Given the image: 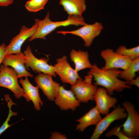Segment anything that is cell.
Here are the masks:
<instances>
[{
    "label": "cell",
    "mask_w": 139,
    "mask_h": 139,
    "mask_svg": "<svg viewBox=\"0 0 139 139\" xmlns=\"http://www.w3.org/2000/svg\"><path fill=\"white\" fill-rule=\"evenodd\" d=\"M17 73L12 67L2 65L0 66V87L7 88L14 93L16 99L23 97V90L19 85Z\"/></svg>",
    "instance_id": "277c9868"
},
{
    "label": "cell",
    "mask_w": 139,
    "mask_h": 139,
    "mask_svg": "<svg viewBox=\"0 0 139 139\" xmlns=\"http://www.w3.org/2000/svg\"><path fill=\"white\" fill-rule=\"evenodd\" d=\"M25 56L23 53L19 55L11 54L5 55L2 61L4 65L11 66L16 72L18 78L23 77L32 78L33 75L26 70L25 65Z\"/></svg>",
    "instance_id": "5bb4252c"
},
{
    "label": "cell",
    "mask_w": 139,
    "mask_h": 139,
    "mask_svg": "<svg viewBox=\"0 0 139 139\" xmlns=\"http://www.w3.org/2000/svg\"><path fill=\"white\" fill-rule=\"evenodd\" d=\"M124 108L120 105L115 108L111 113L105 115L96 125L93 133L91 139H98L101 134L114 121L126 118L127 116Z\"/></svg>",
    "instance_id": "30bf717a"
},
{
    "label": "cell",
    "mask_w": 139,
    "mask_h": 139,
    "mask_svg": "<svg viewBox=\"0 0 139 139\" xmlns=\"http://www.w3.org/2000/svg\"><path fill=\"white\" fill-rule=\"evenodd\" d=\"M52 76L43 73H39L34 80L39 89L50 101H54L58 92L60 84L53 80Z\"/></svg>",
    "instance_id": "8fae6325"
},
{
    "label": "cell",
    "mask_w": 139,
    "mask_h": 139,
    "mask_svg": "<svg viewBox=\"0 0 139 139\" xmlns=\"http://www.w3.org/2000/svg\"><path fill=\"white\" fill-rule=\"evenodd\" d=\"M6 46L4 43H3L0 45V66L4 57L6 55Z\"/></svg>",
    "instance_id": "484cf974"
},
{
    "label": "cell",
    "mask_w": 139,
    "mask_h": 139,
    "mask_svg": "<svg viewBox=\"0 0 139 139\" xmlns=\"http://www.w3.org/2000/svg\"><path fill=\"white\" fill-rule=\"evenodd\" d=\"M97 89V86L85 82L80 77L76 83L71 85V89L81 103H86L90 100H93Z\"/></svg>",
    "instance_id": "4fadbf2b"
},
{
    "label": "cell",
    "mask_w": 139,
    "mask_h": 139,
    "mask_svg": "<svg viewBox=\"0 0 139 139\" xmlns=\"http://www.w3.org/2000/svg\"><path fill=\"white\" fill-rule=\"evenodd\" d=\"M88 75L85 77V79L83 81L86 83L91 84L92 77L90 75Z\"/></svg>",
    "instance_id": "f1b7e54d"
},
{
    "label": "cell",
    "mask_w": 139,
    "mask_h": 139,
    "mask_svg": "<svg viewBox=\"0 0 139 139\" xmlns=\"http://www.w3.org/2000/svg\"><path fill=\"white\" fill-rule=\"evenodd\" d=\"M101 114L96 106L92 108L83 116L76 120L79 124L76 126V130L83 132L88 127L96 125L102 118Z\"/></svg>",
    "instance_id": "e0dca14e"
},
{
    "label": "cell",
    "mask_w": 139,
    "mask_h": 139,
    "mask_svg": "<svg viewBox=\"0 0 139 139\" xmlns=\"http://www.w3.org/2000/svg\"><path fill=\"white\" fill-rule=\"evenodd\" d=\"M48 0H30L27 1L25 6L31 12H36L43 9Z\"/></svg>",
    "instance_id": "603a6c76"
},
{
    "label": "cell",
    "mask_w": 139,
    "mask_h": 139,
    "mask_svg": "<svg viewBox=\"0 0 139 139\" xmlns=\"http://www.w3.org/2000/svg\"><path fill=\"white\" fill-rule=\"evenodd\" d=\"M93 100L101 114L104 115L109 113L110 109L115 107L118 101L117 99L108 94L106 89L102 87L98 88Z\"/></svg>",
    "instance_id": "9a60e30c"
},
{
    "label": "cell",
    "mask_w": 139,
    "mask_h": 139,
    "mask_svg": "<svg viewBox=\"0 0 139 139\" xmlns=\"http://www.w3.org/2000/svg\"><path fill=\"white\" fill-rule=\"evenodd\" d=\"M25 77L24 79L21 78L19 82L23 87L24 92L23 97L28 102L31 101L35 110L39 111L41 107L43 105V102L39 95V88L37 85L34 86L31 83L28 77Z\"/></svg>",
    "instance_id": "2e32d148"
},
{
    "label": "cell",
    "mask_w": 139,
    "mask_h": 139,
    "mask_svg": "<svg viewBox=\"0 0 139 139\" xmlns=\"http://www.w3.org/2000/svg\"><path fill=\"white\" fill-rule=\"evenodd\" d=\"M56 63L53 66L56 74L59 77L62 82L74 85L80 77L78 73L71 66L67 60V57L63 55L56 60Z\"/></svg>",
    "instance_id": "52a82bcc"
},
{
    "label": "cell",
    "mask_w": 139,
    "mask_h": 139,
    "mask_svg": "<svg viewBox=\"0 0 139 139\" xmlns=\"http://www.w3.org/2000/svg\"><path fill=\"white\" fill-rule=\"evenodd\" d=\"M103 28L101 23L97 22L93 24L86 23L76 30L58 31L57 33L64 35L70 34L79 37L84 41V46L89 47L92 44L94 39L100 34Z\"/></svg>",
    "instance_id": "5b68a950"
},
{
    "label": "cell",
    "mask_w": 139,
    "mask_h": 139,
    "mask_svg": "<svg viewBox=\"0 0 139 139\" xmlns=\"http://www.w3.org/2000/svg\"><path fill=\"white\" fill-rule=\"evenodd\" d=\"M100 55L105 61V66L101 68L104 70L120 68L124 70L132 61L128 57L119 54L109 48L101 51Z\"/></svg>",
    "instance_id": "ba28073f"
},
{
    "label": "cell",
    "mask_w": 139,
    "mask_h": 139,
    "mask_svg": "<svg viewBox=\"0 0 139 139\" xmlns=\"http://www.w3.org/2000/svg\"><path fill=\"white\" fill-rule=\"evenodd\" d=\"M121 71L117 69L104 70L99 68L96 64H94L88 74L93 77L95 81L94 85L104 87L108 94L111 95L114 91L120 92L125 89L132 88L127 82L118 78Z\"/></svg>",
    "instance_id": "6da1fadb"
},
{
    "label": "cell",
    "mask_w": 139,
    "mask_h": 139,
    "mask_svg": "<svg viewBox=\"0 0 139 139\" xmlns=\"http://www.w3.org/2000/svg\"><path fill=\"white\" fill-rule=\"evenodd\" d=\"M59 4L69 15L82 16L86 9L85 0H59Z\"/></svg>",
    "instance_id": "d6986e66"
},
{
    "label": "cell",
    "mask_w": 139,
    "mask_h": 139,
    "mask_svg": "<svg viewBox=\"0 0 139 139\" xmlns=\"http://www.w3.org/2000/svg\"><path fill=\"white\" fill-rule=\"evenodd\" d=\"M37 27L35 22L32 27L29 28L23 25L20 29V32L11 40L9 44L6 46V55L11 54H21V47L24 42L32 37L35 33Z\"/></svg>",
    "instance_id": "9c48e42d"
},
{
    "label": "cell",
    "mask_w": 139,
    "mask_h": 139,
    "mask_svg": "<svg viewBox=\"0 0 139 139\" xmlns=\"http://www.w3.org/2000/svg\"><path fill=\"white\" fill-rule=\"evenodd\" d=\"M122 55L127 56L132 60L139 58V46L127 48L124 46H119L115 51Z\"/></svg>",
    "instance_id": "7402d4cb"
},
{
    "label": "cell",
    "mask_w": 139,
    "mask_h": 139,
    "mask_svg": "<svg viewBox=\"0 0 139 139\" xmlns=\"http://www.w3.org/2000/svg\"><path fill=\"white\" fill-rule=\"evenodd\" d=\"M139 70V58L132 60L128 67L121 71L119 77L128 83L134 79L136 73Z\"/></svg>",
    "instance_id": "ffe728a7"
},
{
    "label": "cell",
    "mask_w": 139,
    "mask_h": 139,
    "mask_svg": "<svg viewBox=\"0 0 139 139\" xmlns=\"http://www.w3.org/2000/svg\"><path fill=\"white\" fill-rule=\"evenodd\" d=\"M54 101L62 110L75 111L81 104L71 90H66L63 86H60L58 92Z\"/></svg>",
    "instance_id": "7c38bea8"
},
{
    "label": "cell",
    "mask_w": 139,
    "mask_h": 139,
    "mask_svg": "<svg viewBox=\"0 0 139 139\" xmlns=\"http://www.w3.org/2000/svg\"><path fill=\"white\" fill-rule=\"evenodd\" d=\"M128 85L132 86L133 85L139 87V76H137L135 79H133L128 82Z\"/></svg>",
    "instance_id": "83f0119b"
},
{
    "label": "cell",
    "mask_w": 139,
    "mask_h": 139,
    "mask_svg": "<svg viewBox=\"0 0 139 139\" xmlns=\"http://www.w3.org/2000/svg\"><path fill=\"white\" fill-rule=\"evenodd\" d=\"M71 59L75 65V70L77 72L86 68H91L92 66L90 62L87 51L80 50H71L70 54Z\"/></svg>",
    "instance_id": "ac0fdd59"
},
{
    "label": "cell",
    "mask_w": 139,
    "mask_h": 139,
    "mask_svg": "<svg viewBox=\"0 0 139 139\" xmlns=\"http://www.w3.org/2000/svg\"><path fill=\"white\" fill-rule=\"evenodd\" d=\"M50 139H67L68 138L65 134L56 131L51 133Z\"/></svg>",
    "instance_id": "d4e9b609"
},
{
    "label": "cell",
    "mask_w": 139,
    "mask_h": 139,
    "mask_svg": "<svg viewBox=\"0 0 139 139\" xmlns=\"http://www.w3.org/2000/svg\"><path fill=\"white\" fill-rule=\"evenodd\" d=\"M121 125L115 126L106 133V136L109 138L113 135H115L119 139H129L122 132L121 129Z\"/></svg>",
    "instance_id": "cb8c5ba5"
},
{
    "label": "cell",
    "mask_w": 139,
    "mask_h": 139,
    "mask_svg": "<svg viewBox=\"0 0 139 139\" xmlns=\"http://www.w3.org/2000/svg\"><path fill=\"white\" fill-rule=\"evenodd\" d=\"M4 97L5 101L7 102V106L9 108V111L6 120L0 127V135L8 127L14 124H10L8 122L10 120V118L12 116H16L18 114L17 112H13L11 110L12 106L16 105V104L13 102L10 97V95L7 94H5Z\"/></svg>",
    "instance_id": "44dd1931"
},
{
    "label": "cell",
    "mask_w": 139,
    "mask_h": 139,
    "mask_svg": "<svg viewBox=\"0 0 139 139\" xmlns=\"http://www.w3.org/2000/svg\"><path fill=\"white\" fill-rule=\"evenodd\" d=\"M35 21L37 23V27L34 34L29 39V41L38 38L43 39L46 36L60 27L71 25L82 26L86 24L82 16L76 15H69L67 19L64 21H53L50 19L48 11L43 20L36 19Z\"/></svg>",
    "instance_id": "7a4b0ae2"
},
{
    "label": "cell",
    "mask_w": 139,
    "mask_h": 139,
    "mask_svg": "<svg viewBox=\"0 0 139 139\" xmlns=\"http://www.w3.org/2000/svg\"><path fill=\"white\" fill-rule=\"evenodd\" d=\"M23 53L25 56V65L26 68H28L30 67L36 73H43L50 75L53 77L56 76L53 66L48 64V60L44 58H37L33 54L29 45Z\"/></svg>",
    "instance_id": "8992f818"
},
{
    "label": "cell",
    "mask_w": 139,
    "mask_h": 139,
    "mask_svg": "<svg viewBox=\"0 0 139 139\" xmlns=\"http://www.w3.org/2000/svg\"><path fill=\"white\" fill-rule=\"evenodd\" d=\"M14 0H0V6H8L12 4Z\"/></svg>",
    "instance_id": "4316f807"
},
{
    "label": "cell",
    "mask_w": 139,
    "mask_h": 139,
    "mask_svg": "<svg viewBox=\"0 0 139 139\" xmlns=\"http://www.w3.org/2000/svg\"><path fill=\"white\" fill-rule=\"evenodd\" d=\"M123 105L127 116L126 121L121 125L123 128L121 131L129 139H136L139 135V114L131 102L125 101Z\"/></svg>",
    "instance_id": "3957f363"
}]
</instances>
